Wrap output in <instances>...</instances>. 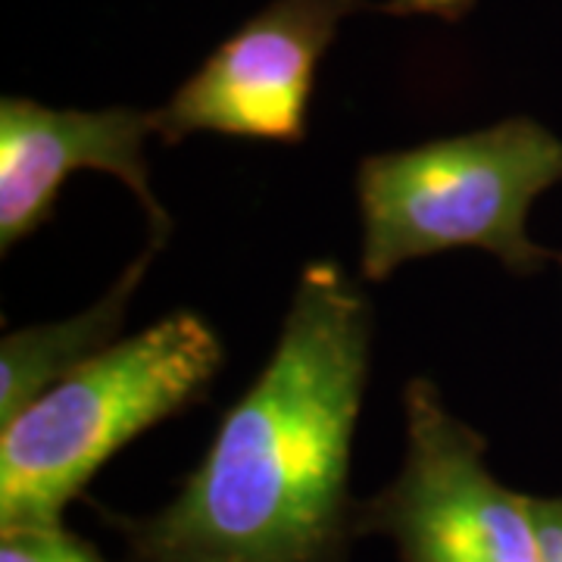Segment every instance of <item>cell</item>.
<instances>
[{"label": "cell", "instance_id": "obj_1", "mask_svg": "<svg viewBox=\"0 0 562 562\" xmlns=\"http://www.w3.org/2000/svg\"><path fill=\"white\" fill-rule=\"evenodd\" d=\"M375 313L341 262L313 260L254 384L198 469L150 516L103 513L125 562H350L362 538L350 453Z\"/></svg>", "mask_w": 562, "mask_h": 562}, {"label": "cell", "instance_id": "obj_2", "mask_svg": "<svg viewBox=\"0 0 562 562\" xmlns=\"http://www.w3.org/2000/svg\"><path fill=\"white\" fill-rule=\"evenodd\" d=\"M222 366L216 325L172 310L47 387L0 425V531L63 525L103 462L206 401Z\"/></svg>", "mask_w": 562, "mask_h": 562}, {"label": "cell", "instance_id": "obj_3", "mask_svg": "<svg viewBox=\"0 0 562 562\" xmlns=\"http://www.w3.org/2000/svg\"><path fill=\"white\" fill-rule=\"evenodd\" d=\"M562 181V138L531 116L362 157L360 279L387 281L403 262L482 250L513 276L557 260L528 235L531 203Z\"/></svg>", "mask_w": 562, "mask_h": 562}, {"label": "cell", "instance_id": "obj_4", "mask_svg": "<svg viewBox=\"0 0 562 562\" xmlns=\"http://www.w3.org/2000/svg\"><path fill=\"white\" fill-rule=\"evenodd\" d=\"M406 453L375 497L360 503L362 535H382L401 562H541L531 494L491 472L487 441L431 379L403 387Z\"/></svg>", "mask_w": 562, "mask_h": 562}, {"label": "cell", "instance_id": "obj_5", "mask_svg": "<svg viewBox=\"0 0 562 562\" xmlns=\"http://www.w3.org/2000/svg\"><path fill=\"white\" fill-rule=\"evenodd\" d=\"M366 0H272L154 110L157 138L188 135L303 144L306 110L325 50Z\"/></svg>", "mask_w": 562, "mask_h": 562}, {"label": "cell", "instance_id": "obj_6", "mask_svg": "<svg viewBox=\"0 0 562 562\" xmlns=\"http://www.w3.org/2000/svg\"><path fill=\"white\" fill-rule=\"evenodd\" d=\"M154 110H54L29 98L0 101V254L47 225L72 172L120 179L140 203L154 244H166L172 220L150 188L147 138Z\"/></svg>", "mask_w": 562, "mask_h": 562}, {"label": "cell", "instance_id": "obj_7", "mask_svg": "<svg viewBox=\"0 0 562 562\" xmlns=\"http://www.w3.org/2000/svg\"><path fill=\"white\" fill-rule=\"evenodd\" d=\"M157 250H162L160 244H147V250L128 262L113 288L88 310L69 319L16 328L0 341V425L16 419L47 387L120 341L128 303Z\"/></svg>", "mask_w": 562, "mask_h": 562}, {"label": "cell", "instance_id": "obj_8", "mask_svg": "<svg viewBox=\"0 0 562 562\" xmlns=\"http://www.w3.org/2000/svg\"><path fill=\"white\" fill-rule=\"evenodd\" d=\"M0 562H106L66 525L0 531Z\"/></svg>", "mask_w": 562, "mask_h": 562}, {"label": "cell", "instance_id": "obj_9", "mask_svg": "<svg viewBox=\"0 0 562 562\" xmlns=\"http://www.w3.org/2000/svg\"><path fill=\"white\" fill-rule=\"evenodd\" d=\"M531 525L538 541V560L562 562V494L531 497Z\"/></svg>", "mask_w": 562, "mask_h": 562}, {"label": "cell", "instance_id": "obj_10", "mask_svg": "<svg viewBox=\"0 0 562 562\" xmlns=\"http://www.w3.org/2000/svg\"><path fill=\"white\" fill-rule=\"evenodd\" d=\"M475 0H387L384 10L394 16H438V20L457 22L472 10Z\"/></svg>", "mask_w": 562, "mask_h": 562}, {"label": "cell", "instance_id": "obj_11", "mask_svg": "<svg viewBox=\"0 0 562 562\" xmlns=\"http://www.w3.org/2000/svg\"><path fill=\"white\" fill-rule=\"evenodd\" d=\"M557 262H560V266H562V254H557Z\"/></svg>", "mask_w": 562, "mask_h": 562}]
</instances>
